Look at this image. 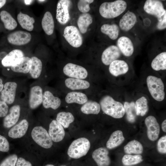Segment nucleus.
I'll use <instances>...</instances> for the list:
<instances>
[{"mask_svg":"<svg viewBox=\"0 0 166 166\" xmlns=\"http://www.w3.org/2000/svg\"><path fill=\"white\" fill-rule=\"evenodd\" d=\"M99 103L102 111L106 114L113 118H121L125 114L122 104L115 100L110 95H107L103 96Z\"/></svg>","mask_w":166,"mask_h":166,"instance_id":"1","label":"nucleus"},{"mask_svg":"<svg viewBox=\"0 0 166 166\" xmlns=\"http://www.w3.org/2000/svg\"><path fill=\"white\" fill-rule=\"evenodd\" d=\"M127 7L126 2L123 0L105 2L102 3L99 8L101 16L107 19L115 18L125 11Z\"/></svg>","mask_w":166,"mask_h":166,"instance_id":"2","label":"nucleus"},{"mask_svg":"<svg viewBox=\"0 0 166 166\" xmlns=\"http://www.w3.org/2000/svg\"><path fill=\"white\" fill-rule=\"evenodd\" d=\"M90 147L89 141L85 137L78 138L73 141L69 146L67 154L70 158L79 159L86 155Z\"/></svg>","mask_w":166,"mask_h":166,"instance_id":"3","label":"nucleus"},{"mask_svg":"<svg viewBox=\"0 0 166 166\" xmlns=\"http://www.w3.org/2000/svg\"><path fill=\"white\" fill-rule=\"evenodd\" d=\"M148 91L152 98L158 101H163L165 98L164 86L161 79L156 76L149 75L146 79Z\"/></svg>","mask_w":166,"mask_h":166,"instance_id":"4","label":"nucleus"},{"mask_svg":"<svg viewBox=\"0 0 166 166\" xmlns=\"http://www.w3.org/2000/svg\"><path fill=\"white\" fill-rule=\"evenodd\" d=\"M31 136L33 140L43 148H49L53 145L52 141L48 132L42 126L34 127L32 131Z\"/></svg>","mask_w":166,"mask_h":166,"instance_id":"5","label":"nucleus"},{"mask_svg":"<svg viewBox=\"0 0 166 166\" xmlns=\"http://www.w3.org/2000/svg\"><path fill=\"white\" fill-rule=\"evenodd\" d=\"M63 36L72 46L79 48L82 44V37L78 29L73 26H66L64 29Z\"/></svg>","mask_w":166,"mask_h":166,"instance_id":"6","label":"nucleus"},{"mask_svg":"<svg viewBox=\"0 0 166 166\" xmlns=\"http://www.w3.org/2000/svg\"><path fill=\"white\" fill-rule=\"evenodd\" d=\"M64 74L69 78L84 79L88 75L87 70L84 67L72 63L66 64L64 67Z\"/></svg>","mask_w":166,"mask_h":166,"instance_id":"7","label":"nucleus"},{"mask_svg":"<svg viewBox=\"0 0 166 166\" xmlns=\"http://www.w3.org/2000/svg\"><path fill=\"white\" fill-rule=\"evenodd\" d=\"M72 4L69 0H60L57 3L56 11V18L60 24L65 25L70 18L69 10Z\"/></svg>","mask_w":166,"mask_h":166,"instance_id":"8","label":"nucleus"},{"mask_svg":"<svg viewBox=\"0 0 166 166\" xmlns=\"http://www.w3.org/2000/svg\"><path fill=\"white\" fill-rule=\"evenodd\" d=\"M144 9L148 14L157 18L163 16L166 12L162 2L157 0H147L144 4Z\"/></svg>","mask_w":166,"mask_h":166,"instance_id":"9","label":"nucleus"},{"mask_svg":"<svg viewBox=\"0 0 166 166\" xmlns=\"http://www.w3.org/2000/svg\"><path fill=\"white\" fill-rule=\"evenodd\" d=\"M17 87V84L15 82L6 83L1 92L0 100L7 104H12L15 100Z\"/></svg>","mask_w":166,"mask_h":166,"instance_id":"10","label":"nucleus"},{"mask_svg":"<svg viewBox=\"0 0 166 166\" xmlns=\"http://www.w3.org/2000/svg\"><path fill=\"white\" fill-rule=\"evenodd\" d=\"M144 123L148 138L152 141L157 140L160 134V127L156 118L153 116H149L145 118Z\"/></svg>","mask_w":166,"mask_h":166,"instance_id":"11","label":"nucleus"},{"mask_svg":"<svg viewBox=\"0 0 166 166\" xmlns=\"http://www.w3.org/2000/svg\"><path fill=\"white\" fill-rule=\"evenodd\" d=\"M31 39V34L29 32L18 30L9 34L7 37L8 42L10 44L21 45L29 43Z\"/></svg>","mask_w":166,"mask_h":166,"instance_id":"12","label":"nucleus"},{"mask_svg":"<svg viewBox=\"0 0 166 166\" xmlns=\"http://www.w3.org/2000/svg\"><path fill=\"white\" fill-rule=\"evenodd\" d=\"M109 154V151L106 148L100 147L93 151L92 157L97 166H109L111 160Z\"/></svg>","mask_w":166,"mask_h":166,"instance_id":"13","label":"nucleus"},{"mask_svg":"<svg viewBox=\"0 0 166 166\" xmlns=\"http://www.w3.org/2000/svg\"><path fill=\"white\" fill-rule=\"evenodd\" d=\"M48 133L52 141L56 142L61 141L65 135L63 126L54 120L49 124Z\"/></svg>","mask_w":166,"mask_h":166,"instance_id":"14","label":"nucleus"},{"mask_svg":"<svg viewBox=\"0 0 166 166\" xmlns=\"http://www.w3.org/2000/svg\"><path fill=\"white\" fill-rule=\"evenodd\" d=\"M121 53L117 46L111 45L103 51L101 56L102 63L106 65H109L113 61L117 60L121 56Z\"/></svg>","mask_w":166,"mask_h":166,"instance_id":"15","label":"nucleus"},{"mask_svg":"<svg viewBox=\"0 0 166 166\" xmlns=\"http://www.w3.org/2000/svg\"><path fill=\"white\" fill-rule=\"evenodd\" d=\"M20 107L18 105H15L10 108L9 113L5 117L3 121L4 127L10 128L18 122L20 116Z\"/></svg>","mask_w":166,"mask_h":166,"instance_id":"16","label":"nucleus"},{"mask_svg":"<svg viewBox=\"0 0 166 166\" xmlns=\"http://www.w3.org/2000/svg\"><path fill=\"white\" fill-rule=\"evenodd\" d=\"M43 95L42 89L40 86H35L31 88L29 102L31 109H36L42 103Z\"/></svg>","mask_w":166,"mask_h":166,"instance_id":"17","label":"nucleus"},{"mask_svg":"<svg viewBox=\"0 0 166 166\" xmlns=\"http://www.w3.org/2000/svg\"><path fill=\"white\" fill-rule=\"evenodd\" d=\"M128 69V65L126 62L124 60L117 59L112 62L109 65V68L110 73L115 77L125 74Z\"/></svg>","mask_w":166,"mask_h":166,"instance_id":"18","label":"nucleus"},{"mask_svg":"<svg viewBox=\"0 0 166 166\" xmlns=\"http://www.w3.org/2000/svg\"><path fill=\"white\" fill-rule=\"evenodd\" d=\"M42 103L45 109L51 108L56 110L60 106L61 101L58 97L54 96L51 92L46 90L43 93Z\"/></svg>","mask_w":166,"mask_h":166,"instance_id":"19","label":"nucleus"},{"mask_svg":"<svg viewBox=\"0 0 166 166\" xmlns=\"http://www.w3.org/2000/svg\"><path fill=\"white\" fill-rule=\"evenodd\" d=\"M117 45L121 53L124 56L129 57L133 54L134 50L133 45L128 38L124 36L119 38L117 41Z\"/></svg>","mask_w":166,"mask_h":166,"instance_id":"20","label":"nucleus"},{"mask_svg":"<svg viewBox=\"0 0 166 166\" xmlns=\"http://www.w3.org/2000/svg\"><path fill=\"white\" fill-rule=\"evenodd\" d=\"M29 123L27 120L23 119L9 130L8 135L10 137L13 139L21 138L26 132Z\"/></svg>","mask_w":166,"mask_h":166,"instance_id":"21","label":"nucleus"},{"mask_svg":"<svg viewBox=\"0 0 166 166\" xmlns=\"http://www.w3.org/2000/svg\"><path fill=\"white\" fill-rule=\"evenodd\" d=\"M136 20L137 18L135 14L128 10L120 19L119 26L122 30L127 31L134 26Z\"/></svg>","mask_w":166,"mask_h":166,"instance_id":"22","label":"nucleus"},{"mask_svg":"<svg viewBox=\"0 0 166 166\" xmlns=\"http://www.w3.org/2000/svg\"><path fill=\"white\" fill-rule=\"evenodd\" d=\"M65 84L67 88L72 90L87 89L90 85V83L86 80L69 77L65 80Z\"/></svg>","mask_w":166,"mask_h":166,"instance_id":"23","label":"nucleus"},{"mask_svg":"<svg viewBox=\"0 0 166 166\" xmlns=\"http://www.w3.org/2000/svg\"><path fill=\"white\" fill-rule=\"evenodd\" d=\"M24 53L21 50L18 49L13 50L7 54L2 60V64L4 67H11L24 57Z\"/></svg>","mask_w":166,"mask_h":166,"instance_id":"24","label":"nucleus"},{"mask_svg":"<svg viewBox=\"0 0 166 166\" xmlns=\"http://www.w3.org/2000/svg\"><path fill=\"white\" fill-rule=\"evenodd\" d=\"M65 102L68 104L76 103L83 105L88 100L87 96L83 93L77 91H72L66 94Z\"/></svg>","mask_w":166,"mask_h":166,"instance_id":"25","label":"nucleus"},{"mask_svg":"<svg viewBox=\"0 0 166 166\" xmlns=\"http://www.w3.org/2000/svg\"><path fill=\"white\" fill-rule=\"evenodd\" d=\"M31 63V58L27 57H23L11 66V69L14 72L27 73L29 72Z\"/></svg>","mask_w":166,"mask_h":166,"instance_id":"26","label":"nucleus"},{"mask_svg":"<svg viewBox=\"0 0 166 166\" xmlns=\"http://www.w3.org/2000/svg\"><path fill=\"white\" fill-rule=\"evenodd\" d=\"M93 18L89 13H82L79 16L77 24L80 32L82 34L86 33L89 26L92 23Z\"/></svg>","mask_w":166,"mask_h":166,"instance_id":"27","label":"nucleus"},{"mask_svg":"<svg viewBox=\"0 0 166 166\" xmlns=\"http://www.w3.org/2000/svg\"><path fill=\"white\" fill-rule=\"evenodd\" d=\"M124 140L122 132L120 130H116L110 135L107 142L106 147L109 149H113L120 145Z\"/></svg>","mask_w":166,"mask_h":166,"instance_id":"28","label":"nucleus"},{"mask_svg":"<svg viewBox=\"0 0 166 166\" xmlns=\"http://www.w3.org/2000/svg\"><path fill=\"white\" fill-rule=\"evenodd\" d=\"M42 25L46 34L50 35L53 34L54 24L52 15L50 12L47 11L45 13L42 20Z\"/></svg>","mask_w":166,"mask_h":166,"instance_id":"29","label":"nucleus"},{"mask_svg":"<svg viewBox=\"0 0 166 166\" xmlns=\"http://www.w3.org/2000/svg\"><path fill=\"white\" fill-rule=\"evenodd\" d=\"M18 21L24 29L29 31H32L34 28V24L35 20L34 18L20 12L17 16Z\"/></svg>","mask_w":166,"mask_h":166,"instance_id":"30","label":"nucleus"},{"mask_svg":"<svg viewBox=\"0 0 166 166\" xmlns=\"http://www.w3.org/2000/svg\"><path fill=\"white\" fill-rule=\"evenodd\" d=\"M81 111L83 113L87 115L98 114L101 110L100 105L97 102L92 100H88L82 105Z\"/></svg>","mask_w":166,"mask_h":166,"instance_id":"31","label":"nucleus"},{"mask_svg":"<svg viewBox=\"0 0 166 166\" xmlns=\"http://www.w3.org/2000/svg\"><path fill=\"white\" fill-rule=\"evenodd\" d=\"M100 29L102 33L108 35L112 40H116L118 36L119 28L115 24H104L101 26Z\"/></svg>","mask_w":166,"mask_h":166,"instance_id":"32","label":"nucleus"},{"mask_svg":"<svg viewBox=\"0 0 166 166\" xmlns=\"http://www.w3.org/2000/svg\"><path fill=\"white\" fill-rule=\"evenodd\" d=\"M124 151L127 154H140L143 151L142 144L139 141L133 140L128 142L124 147Z\"/></svg>","mask_w":166,"mask_h":166,"instance_id":"33","label":"nucleus"},{"mask_svg":"<svg viewBox=\"0 0 166 166\" xmlns=\"http://www.w3.org/2000/svg\"><path fill=\"white\" fill-rule=\"evenodd\" d=\"M0 19L3 23L5 28L9 30L14 29L17 26V23L11 15L6 10L0 12Z\"/></svg>","mask_w":166,"mask_h":166,"instance_id":"34","label":"nucleus"},{"mask_svg":"<svg viewBox=\"0 0 166 166\" xmlns=\"http://www.w3.org/2000/svg\"><path fill=\"white\" fill-rule=\"evenodd\" d=\"M151 66L154 70L158 71L166 69V52L157 55L152 60Z\"/></svg>","mask_w":166,"mask_h":166,"instance_id":"35","label":"nucleus"},{"mask_svg":"<svg viewBox=\"0 0 166 166\" xmlns=\"http://www.w3.org/2000/svg\"><path fill=\"white\" fill-rule=\"evenodd\" d=\"M135 103V109L136 116H144L148 112V106L147 98L142 96L137 99Z\"/></svg>","mask_w":166,"mask_h":166,"instance_id":"36","label":"nucleus"},{"mask_svg":"<svg viewBox=\"0 0 166 166\" xmlns=\"http://www.w3.org/2000/svg\"><path fill=\"white\" fill-rule=\"evenodd\" d=\"M32 63L29 71L31 77L36 79L40 76L42 70V63L41 60L36 57L31 58Z\"/></svg>","mask_w":166,"mask_h":166,"instance_id":"37","label":"nucleus"},{"mask_svg":"<svg viewBox=\"0 0 166 166\" xmlns=\"http://www.w3.org/2000/svg\"><path fill=\"white\" fill-rule=\"evenodd\" d=\"M73 114L69 112H61L58 113L56 118V120L64 128H67L70 124L74 120Z\"/></svg>","mask_w":166,"mask_h":166,"instance_id":"38","label":"nucleus"},{"mask_svg":"<svg viewBox=\"0 0 166 166\" xmlns=\"http://www.w3.org/2000/svg\"><path fill=\"white\" fill-rule=\"evenodd\" d=\"M126 119L129 122L133 123L136 120V115L135 109V103L133 101H125L123 105Z\"/></svg>","mask_w":166,"mask_h":166,"instance_id":"39","label":"nucleus"},{"mask_svg":"<svg viewBox=\"0 0 166 166\" xmlns=\"http://www.w3.org/2000/svg\"><path fill=\"white\" fill-rule=\"evenodd\" d=\"M143 161L142 156L140 154L132 155L125 154L122 157V162L125 166H131L139 164Z\"/></svg>","mask_w":166,"mask_h":166,"instance_id":"40","label":"nucleus"},{"mask_svg":"<svg viewBox=\"0 0 166 166\" xmlns=\"http://www.w3.org/2000/svg\"><path fill=\"white\" fill-rule=\"evenodd\" d=\"M93 0H80L77 3V7L82 13H88L90 10V5L93 2Z\"/></svg>","mask_w":166,"mask_h":166,"instance_id":"41","label":"nucleus"},{"mask_svg":"<svg viewBox=\"0 0 166 166\" xmlns=\"http://www.w3.org/2000/svg\"><path fill=\"white\" fill-rule=\"evenodd\" d=\"M18 159L15 154L10 155L5 158L0 163V166H16Z\"/></svg>","mask_w":166,"mask_h":166,"instance_id":"42","label":"nucleus"},{"mask_svg":"<svg viewBox=\"0 0 166 166\" xmlns=\"http://www.w3.org/2000/svg\"><path fill=\"white\" fill-rule=\"evenodd\" d=\"M158 151L161 154L166 153V136L161 137L158 140L157 143Z\"/></svg>","mask_w":166,"mask_h":166,"instance_id":"43","label":"nucleus"},{"mask_svg":"<svg viewBox=\"0 0 166 166\" xmlns=\"http://www.w3.org/2000/svg\"><path fill=\"white\" fill-rule=\"evenodd\" d=\"M10 146L7 139L0 135V151L6 152L9 151Z\"/></svg>","mask_w":166,"mask_h":166,"instance_id":"44","label":"nucleus"},{"mask_svg":"<svg viewBox=\"0 0 166 166\" xmlns=\"http://www.w3.org/2000/svg\"><path fill=\"white\" fill-rule=\"evenodd\" d=\"M8 109L7 104L0 99V117H5L7 115Z\"/></svg>","mask_w":166,"mask_h":166,"instance_id":"45","label":"nucleus"},{"mask_svg":"<svg viewBox=\"0 0 166 166\" xmlns=\"http://www.w3.org/2000/svg\"><path fill=\"white\" fill-rule=\"evenodd\" d=\"M16 166H33L31 162L22 157L18 158Z\"/></svg>","mask_w":166,"mask_h":166,"instance_id":"46","label":"nucleus"},{"mask_svg":"<svg viewBox=\"0 0 166 166\" xmlns=\"http://www.w3.org/2000/svg\"><path fill=\"white\" fill-rule=\"evenodd\" d=\"M166 27V12L162 16L161 20L158 21L157 25V28L160 30H162Z\"/></svg>","mask_w":166,"mask_h":166,"instance_id":"47","label":"nucleus"},{"mask_svg":"<svg viewBox=\"0 0 166 166\" xmlns=\"http://www.w3.org/2000/svg\"><path fill=\"white\" fill-rule=\"evenodd\" d=\"M161 128L163 131L166 132V120H164L162 122L161 124Z\"/></svg>","mask_w":166,"mask_h":166,"instance_id":"48","label":"nucleus"},{"mask_svg":"<svg viewBox=\"0 0 166 166\" xmlns=\"http://www.w3.org/2000/svg\"><path fill=\"white\" fill-rule=\"evenodd\" d=\"M7 54L5 52H2L0 53V59L2 60L5 57Z\"/></svg>","mask_w":166,"mask_h":166,"instance_id":"49","label":"nucleus"},{"mask_svg":"<svg viewBox=\"0 0 166 166\" xmlns=\"http://www.w3.org/2000/svg\"><path fill=\"white\" fill-rule=\"evenodd\" d=\"M6 1V0H0V9L5 5Z\"/></svg>","mask_w":166,"mask_h":166,"instance_id":"50","label":"nucleus"},{"mask_svg":"<svg viewBox=\"0 0 166 166\" xmlns=\"http://www.w3.org/2000/svg\"><path fill=\"white\" fill-rule=\"evenodd\" d=\"M4 87L2 80L0 78V93Z\"/></svg>","mask_w":166,"mask_h":166,"instance_id":"51","label":"nucleus"},{"mask_svg":"<svg viewBox=\"0 0 166 166\" xmlns=\"http://www.w3.org/2000/svg\"><path fill=\"white\" fill-rule=\"evenodd\" d=\"M33 1V0H24V2L26 5H30L31 4Z\"/></svg>","mask_w":166,"mask_h":166,"instance_id":"52","label":"nucleus"},{"mask_svg":"<svg viewBox=\"0 0 166 166\" xmlns=\"http://www.w3.org/2000/svg\"><path fill=\"white\" fill-rule=\"evenodd\" d=\"M45 166H55L54 165L51 164H46Z\"/></svg>","mask_w":166,"mask_h":166,"instance_id":"53","label":"nucleus"},{"mask_svg":"<svg viewBox=\"0 0 166 166\" xmlns=\"http://www.w3.org/2000/svg\"><path fill=\"white\" fill-rule=\"evenodd\" d=\"M38 1L40 2H43L46 1L44 0H38Z\"/></svg>","mask_w":166,"mask_h":166,"instance_id":"54","label":"nucleus"},{"mask_svg":"<svg viewBox=\"0 0 166 166\" xmlns=\"http://www.w3.org/2000/svg\"><path fill=\"white\" fill-rule=\"evenodd\" d=\"M59 166H67L65 165H59Z\"/></svg>","mask_w":166,"mask_h":166,"instance_id":"55","label":"nucleus"}]
</instances>
